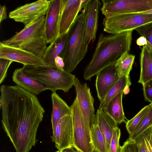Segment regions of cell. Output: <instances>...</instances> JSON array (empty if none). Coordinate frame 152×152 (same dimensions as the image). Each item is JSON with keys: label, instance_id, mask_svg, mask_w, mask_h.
Wrapping results in <instances>:
<instances>
[{"label": "cell", "instance_id": "8992f818", "mask_svg": "<svg viewBox=\"0 0 152 152\" xmlns=\"http://www.w3.org/2000/svg\"><path fill=\"white\" fill-rule=\"evenodd\" d=\"M152 22V14L132 13L119 15L104 18V31L111 34L133 31L145 24Z\"/></svg>", "mask_w": 152, "mask_h": 152}, {"label": "cell", "instance_id": "5b68a950", "mask_svg": "<svg viewBox=\"0 0 152 152\" xmlns=\"http://www.w3.org/2000/svg\"><path fill=\"white\" fill-rule=\"evenodd\" d=\"M22 69L25 75L52 92L60 90L67 92L74 85L75 76L56 67L23 65Z\"/></svg>", "mask_w": 152, "mask_h": 152}, {"label": "cell", "instance_id": "5bb4252c", "mask_svg": "<svg viewBox=\"0 0 152 152\" xmlns=\"http://www.w3.org/2000/svg\"><path fill=\"white\" fill-rule=\"evenodd\" d=\"M0 58L6 59L23 65L46 66L43 59L20 48L4 45L0 42Z\"/></svg>", "mask_w": 152, "mask_h": 152}, {"label": "cell", "instance_id": "4dcf8cb0", "mask_svg": "<svg viewBox=\"0 0 152 152\" xmlns=\"http://www.w3.org/2000/svg\"><path fill=\"white\" fill-rule=\"evenodd\" d=\"M121 152H138L137 145L134 140H127L121 146Z\"/></svg>", "mask_w": 152, "mask_h": 152}, {"label": "cell", "instance_id": "d6a6232c", "mask_svg": "<svg viewBox=\"0 0 152 152\" xmlns=\"http://www.w3.org/2000/svg\"><path fill=\"white\" fill-rule=\"evenodd\" d=\"M142 86L145 100L152 103V79Z\"/></svg>", "mask_w": 152, "mask_h": 152}, {"label": "cell", "instance_id": "7a4b0ae2", "mask_svg": "<svg viewBox=\"0 0 152 152\" xmlns=\"http://www.w3.org/2000/svg\"><path fill=\"white\" fill-rule=\"evenodd\" d=\"M133 31L105 36L99 35L92 58L86 67L83 77L90 80L105 67L116 63L124 52L129 53Z\"/></svg>", "mask_w": 152, "mask_h": 152}, {"label": "cell", "instance_id": "74e56055", "mask_svg": "<svg viewBox=\"0 0 152 152\" xmlns=\"http://www.w3.org/2000/svg\"><path fill=\"white\" fill-rule=\"evenodd\" d=\"M73 147L68 148L62 151V152H78L76 149L75 150Z\"/></svg>", "mask_w": 152, "mask_h": 152}, {"label": "cell", "instance_id": "d590c367", "mask_svg": "<svg viewBox=\"0 0 152 152\" xmlns=\"http://www.w3.org/2000/svg\"><path fill=\"white\" fill-rule=\"evenodd\" d=\"M7 7L5 5L0 6V23L7 18Z\"/></svg>", "mask_w": 152, "mask_h": 152}, {"label": "cell", "instance_id": "7bdbcfd3", "mask_svg": "<svg viewBox=\"0 0 152 152\" xmlns=\"http://www.w3.org/2000/svg\"><path fill=\"white\" fill-rule=\"evenodd\" d=\"M150 53H151V56H152V52H151H151H150Z\"/></svg>", "mask_w": 152, "mask_h": 152}, {"label": "cell", "instance_id": "2e32d148", "mask_svg": "<svg viewBox=\"0 0 152 152\" xmlns=\"http://www.w3.org/2000/svg\"><path fill=\"white\" fill-rule=\"evenodd\" d=\"M115 63L105 67L96 75L95 86L100 102L119 79L115 68Z\"/></svg>", "mask_w": 152, "mask_h": 152}, {"label": "cell", "instance_id": "52a82bcc", "mask_svg": "<svg viewBox=\"0 0 152 152\" xmlns=\"http://www.w3.org/2000/svg\"><path fill=\"white\" fill-rule=\"evenodd\" d=\"M73 126V147L79 152H91L94 149L90 130L82 113L76 97L70 106Z\"/></svg>", "mask_w": 152, "mask_h": 152}, {"label": "cell", "instance_id": "9c48e42d", "mask_svg": "<svg viewBox=\"0 0 152 152\" xmlns=\"http://www.w3.org/2000/svg\"><path fill=\"white\" fill-rule=\"evenodd\" d=\"M50 0H39L19 7L9 13V18L27 26L46 15Z\"/></svg>", "mask_w": 152, "mask_h": 152}, {"label": "cell", "instance_id": "44dd1931", "mask_svg": "<svg viewBox=\"0 0 152 152\" xmlns=\"http://www.w3.org/2000/svg\"><path fill=\"white\" fill-rule=\"evenodd\" d=\"M140 72L138 83L142 86L152 79V57L147 47H143L140 54Z\"/></svg>", "mask_w": 152, "mask_h": 152}, {"label": "cell", "instance_id": "603a6c76", "mask_svg": "<svg viewBox=\"0 0 152 152\" xmlns=\"http://www.w3.org/2000/svg\"><path fill=\"white\" fill-rule=\"evenodd\" d=\"M131 84L129 77L124 76L119 78L118 80L108 92L103 100L100 102L98 109L102 110L105 109L112 99L119 93L123 91L126 86H130Z\"/></svg>", "mask_w": 152, "mask_h": 152}, {"label": "cell", "instance_id": "484cf974", "mask_svg": "<svg viewBox=\"0 0 152 152\" xmlns=\"http://www.w3.org/2000/svg\"><path fill=\"white\" fill-rule=\"evenodd\" d=\"M148 110L142 120L134 131L129 135V140H134L142 133L152 126V103L149 104Z\"/></svg>", "mask_w": 152, "mask_h": 152}, {"label": "cell", "instance_id": "1f68e13d", "mask_svg": "<svg viewBox=\"0 0 152 152\" xmlns=\"http://www.w3.org/2000/svg\"><path fill=\"white\" fill-rule=\"evenodd\" d=\"M138 149V152H146V132L145 130L139 135L135 139Z\"/></svg>", "mask_w": 152, "mask_h": 152}, {"label": "cell", "instance_id": "83f0119b", "mask_svg": "<svg viewBox=\"0 0 152 152\" xmlns=\"http://www.w3.org/2000/svg\"><path fill=\"white\" fill-rule=\"evenodd\" d=\"M137 33L147 39L146 45L151 53L152 52V22L143 25L136 29Z\"/></svg>", "mask_w": 152, "mask_h": 152}, {"label": "cell", "instance_id": "d6986e66", "mask_svg": "<svg viewBox=\"0 0 152 152\" xmlns=\"http://www.w3.org/2000/svg\"><path fill=\"white\" fill-rule=\"evenodd\" d=\"M67 37V33L59 37L47 47L42 58L46 66L56 67L55 58L58 56L63 58Z\"/></svg>", "mask_w": 152, "mask_h": 152}, {"label": "cell", "instance_id": "7c38bea8", "mask_svg": "<svg viewBox=\"0 0 152 152\" xmlns=\"http://www.w3.org/2000/svg\"><path fill=\"white\" fill-rule=\"evenodd\" d=\"M52 142L58 150L62 151L73 147V126L71 115L60 119L51 136Z\"/></svg>", "mask_w": 152, "mask_h": 152}, {"label": "cell", "instance_id": "9a60e30c", "mask_svg": "<svg viewBox=\"0 0 152 152\" xmlns=\"http://www.w3.org/2000/svg\"><path fill=\"white\" fill-rule=\"evenodd\" d=\"M85 1L62 0L59 37L68 32L82 8Z\"/></svg>", "mask_w": 152, "mask_h": 152}, {"label": "cell", "instance_id": "30bf717a", "mask_svg": "<svg viewBox=\"0 0 152 152\" xmlns=\"http://www.w3.org/2000/svg\"><path fill=\"white\" fill-rule=\"evenodd\" d=\"M101 5L98 0H85L83 5L85 24L84 41L88 45L96 38Z\"/></svg>", "mask_w": 152, "mask_h": 152}, {"label": "cell", "instance_id": "ac0fdd59", "mask_svg": "<svg viewBox=\"0 0 152 152\" xmlns=\"http://www.w3.org/2000/svg\"><path fill=\"white\" fill-rule=\"evenodd\" d=\"M94 124H96L103 135L109 152L110 143L114 129L118 127V124L102 110L99 109L95 114Z\"/></svg>", "mask_w": 152, "mask_h": 152}, {"label": "cell", "instance_id": "ba28073f", "mask_svg": "<svg viewBox=\"0 0 152 152\" xmlns=\"http://www.w3.org/2000/svg\"><path fill=\"white\" fill-rule=\"evenodd\" d=\"M101 8L105 18L127 13H140L152 10V0H102Z\"/></svg>", "mask_w": 152, "mask_h": 152}, {"label": "cell", "instance_id": "4316f807", "mask_svg": "<svg viewBox=\"0 0 152 152\" xmlns=\"http://www.w3.org/2000/svg\"><path fill=\"white\" fill-rule=\"evenodd\" d=\"M147 105L142 108L134 117L126 122V127L129 134L133 133L145 117L149 109Z\"/></svg>", "mask_w": 152, "mask_h": 152}, {"label": "cell", "instance_id": "e0dca14e", "mask_svg": "<svg viewBox=\"0 0 152 152\" xmlns=\"http://www.w3.org/2000/svg\"><path fill=\"white\" fill-rule=\"evenodd\" d=\"M12 78L17 86L36 95L47 90L42 83L25 75L22 68L15 69Z\"/></svg>", "mask_w": 152, "mask_h": 152}, {"label": "cell", "instance_id": "f35d334b", "mask_svg": "<svg viewBox=\"0 0 152 152\" xmlns=\"http://www.w3.org/2000/svg\"><path fill=\"white\" fill-rule=\"evenodd\" d=\"M129 86H126L124 89L123 92L124 94H126L129 93Z\"/></svg>", "mask_w": 152, "mask_h": 152}, {"label": "cell", "instance_id": "4fadbf2b", "mask_svg": "<svg viewBox=\"0 0 152 152\" xmlns=\"http://www.w3.org/2000/svg\"><path fill=\"white\" fill-rule=\"evenodd\" d=\"M62 0H51L45 16L44 31L47 43H51L59 37Z\"/></svg>", "mask_w": 152, "mask_h": 152}, {"label": "cell", "instance_id": "ffe728a7", "mask_svg": "<svg viewBox=\"0 0 152 152\" xmlns=\"http://www.w3.org/2000/svg\"><path fill=\"white\" fill-rule=\"evenodd\" d=\"M51 98L53 105L51 121L53 132L60 119L66 115H71L72 110L70 106H69L56 92H52Z\"/></svg>", "mask_w": 152, "mask_h": 152}, {"label": "cell", "instance_id": "d4e9b609", "mask_svg": "<svg viewBox=\"0 0 152 152\" xmlns=\"http://www.w3.org/2000/svg\"><path fill=\"white\" fill-rule=\"evenodd\" d=\"M90 131L94 148L99 152H109L105 138L98 126L94 124L93 127Z\"/></svg>", "mask_w": 152, "mask_h": 152}, {"label": "cell", "instance_id": "f1b7e54d", "mask_svg": "<svg viewBox=\"0 0 152 152\" xmlns=\"http://www.w3.org/2000/svg\"><path fill=\"white\" fill-rule=\"evenodd\" d=\"M121 133L120 129L118 127L114 129L110 143L109 152H121L119 142Z\"/></svg>", "mask_w": 152, "mask_h": 152}, {"label": "cell", "instance_id": "b9f144b4", "mask_svg": "<svg viewBox=\"0 0 152 152\" xmlns=\"http://www.w3.org/2000/svg\"><path fill=\"white\" fill-rule=\"evenodd\" d=\"M62 152V151H60L58 150V151H56L55 152Z\"/></svg>", "mask_w": 152, "mask_h": 152}, {"label": "cell", "instance_id": "ab89813d", "mask_svg": "<svg viewBox=\"0 0 152 152\" xmlns=\"http://www.w3.org/2000/svg\"><path fill=\"white\" fill-rule=\"evenodd\" d=\"M142 13L150 14H152V10L142 12Z\"/></svg>", "mask_w": 152, "mask_h": 152}, {"label": "cell", "instance_id": "8fae6325", "mask_svg": "<svg viewBox=\"0 0 152 152\" xmlns=\"http://www.w3.org/2000/svg\"><path fill=\"white\" fill-rule=\"evenodd\" d=\"M74 86L82 113L91 131L94 126L95 115L94 99L86 83L81 84L76 77Z\"/></svg>", "mask_w": 152, "mask_h": 152}, {"label": "cell", "instance_id": "3957f363", "mask_svg": "<svg viewBox=\"0 0 152 152\" xmlns=\"http://www.w3.org/2000/svg\"><path fill=\"white\" fill-rule=\"evenodd\" d=\"M43 16L12 37L2 41L4 45L25 50L42 58L47 48Z\"/></svg>", "mask_w": 152, "mask_h": 152}, {"label": "cell", "instance_id": "cb8c5ba5", "mask_svg": "<svg viewBox=\"0 0 152 152\" xmlns=\"http://www.w3.org/2000/svg\"><path fill=\"white\" fill-rule=\"evenodd\" d=\"M135 58V55L126 52L117 60L115 66L119 78L124 76L129 77Z\"/></svg>", "mask_w": 152, "mask_h": 152}, {"label": "cell", "instance_id": "f546056e", "mask_svg": "<svg viewBox=\"0 0 152 152\" xmlns=\"http://www.w3.org/2000/svg\"><path fill=\"white\" fill-rule=\"evenodd\" d=\"M13 61L8 59L0 58V83L1 84L6 77L7 71Z\"/></svg>", "mask_w": 152, "mask_h": 152}, {"label": "cell", "instance_id": "60d3db41", "mask_svg": "<svg viewBox=\"0 0 152 152\" xmlns=\"http://www.w3.org/2000/svg\"><path fill=\"white\" fill-rule=\"evenodd\" d=\"M91 152H99L95 148H94L93 150Z\"/></svg>", "mask_w": 152, "mask_h": 152}, {"label": "cell", "instance_id": "ee69618b", "mask_svg": "<svg viewBox=\"0 0 152 152\" xmlns=\"http://www.w3.org/2000/svg\"></svg>", "mask_w": 152, "mask_h": 152}, {"label": "cell", "instance_id": "277c9868", "mask_svg": "<svg viewBox=\"0 0 152 152\" xmlns=\"http://www.w3.org/2000/svg\"><path fill=\"white\" fill-rule=\"evenodd\" d=\"M85 24L83 10L77 17L67 32V37L63 58L64 69L70 73L84 58L88 45L84 41Z\"/></svg>", "mask_w": 152, "mask_h": 152}, {"label": "cell", "instance_id": "8d00e7d4", "mask_svg": "<svg viewBox=\"0 0 152 152\" xmlns=\"http://www.w3.org/2000/svg\"><path fill=\"white\" fill-rule=\"evenodd\" d=\"M137 44L139 46L147 45L148 41L143 36H140L136 41Z\"/></svg>", "mask_w": 152, "mask_h": 152}, {"label": "cell", "instance_id": "836d02e7", "mask_svg": "<svg viewBox=\"0 0 152 152\" xmlns=\"http://www.w3.org/2000/svg\"><path fill=\"white\" fill-rule=\"evenodd\" d=\"M146 152H152V126L146 130Z\"/></svg>", "mask_w": 152, "mask_h": 152}, {"label": "cell", "instance_id": "e575fe53", "mask_svg": "<svg viewBox=\"0 0 152 152\" xmlns=\"http://www.w3.org/2000/svg\"><path fill=\"white\" fill-rule=\"evenodd\" d=\"M55 66L58 69L64 70V63L63 58L59 56L56 57L54 60Z\"/></svg>", "mask_w": 152, "mask_h": 152}, {"label": "cell", "instance_id": "6da1fadb", "mask_svg": "<svg viewBox=\"0 0 152 152\" xmlns=\"http://www.w3.org/2000/svg\"><path fill=\"white\" fill-rule=\"evenodd\" d=\"M0 91L2 127L16 152H29L45 110L36 95L17 85H3Z\"/></svg>", "mask_w": 152, "mask_h": 152}, {"label": "cell", "instance_id": "7402d4cb", "mask_svg": "<svg viewBox=\"0 0 152 152\" xmlns=\"http://www.w3.org/2000/svg\"><path fill=\"white\" fill-rule=\"evenodd\" d=\"M123 94V91L119 93L110 100L107 107L103 110L119 124L122 122H125L126 119L122 103Z\"/></svg>", "mask_w": 152, "mask_h": 152}]
</instances>
